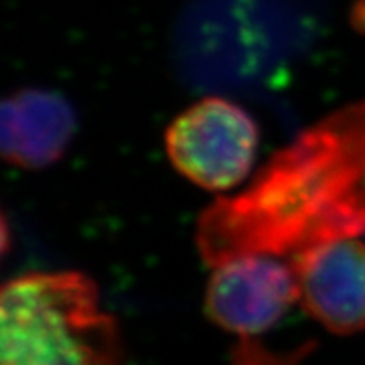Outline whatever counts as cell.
<instances>
[{"label": "cell", "mask_w": 365, "mask_h": 365, "mask_svg": "<svg viewBox=\"0 0 365 365\" xmlns=\"http://www.w3.org/2000/svg\"><path fill=\"white\" fill-rule=\"evenodd\" d=\"M0 365H123L114 321L81 272H30L0 294Z\"/></svg>", "instance_id": "obj_2"}, {"label": "cell", "mask_w": 365, "mask_h": 365, "mask_svg": "<svg viewBox=\"0 0 365 365\" xmlns=\"http://www.w3.org/2000/svg\"><path fill=\"white\" fill-rule=\"evenodd\" d=\"M164 144L182 178L220 192L248 178L259 133L245 108L224 97H205L170 123Z\"/></svg>", "instance_id": "obj_3"}, {"label": "cell", "mask_w": 365, "mask_h": 365, "mask_svg": "<svg viewBox=\"0 0 365 365\" xmlns=\"http://www.w3.org/2000/svg\"><path fill=\"white\" fill-rule=\"evenodd\" d=\"M2 155L21 168L56 163L75 135V112L62 96L23 90L2 105Z\"/></svg>", "instance_id": "obj_6"}, {"label": "cell", "mask_w": 365, "mask_h": 365, "mask_svg": "<svg viewBox=\"0 0 365 365\" xmlns=\"http://www.w3.org/2000/svg\"><path fill=\"white\" fill-rule=\"evenodd\" d=\"M351 237H365V103L302 130L239 194L215 200L196 226L211 269L240 255L293 259Z\"/></svg>", "instance_id": "obj_1"}, {"label": "cell", "mask_w": 365, "mask_h": 365, "mask_svg": "<svg viewBox=\"0 0 365 365\" xmlns=\"http://www.w3.org/2000/svg\"><path fill=\"white\" fill-rule=\"evenodd\" d=\"M298 302V278L291 259L240 255L212 267L207 315L224 330L252 339L272 328Z\"/></svg>", "instance_id": "obj_4"}, {"label": "cell", "mask_w": 365, "mask_h": 365, "mask_svg": "<svg viewBox=\"0 0 365 365\" xmlns=\"http://www.w3.org/2000/svg\"><path fill=\"white\" fill-rule=\"evenodd\" d=\"M298 302L334 334L365 330V240L337 239L293 257Z\"/></svg>", "instance_id": "obj_5"}]
</instances>
